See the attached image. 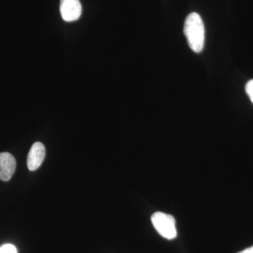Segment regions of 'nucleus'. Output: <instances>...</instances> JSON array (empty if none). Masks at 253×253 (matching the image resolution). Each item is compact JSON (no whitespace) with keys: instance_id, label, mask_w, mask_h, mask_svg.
Returning a JSON list of instances; mask_svg holds the SVG:
<instances>
[{"instance_id":"7","label":"nucleus","mask_w":253,"mask_h":253,"mask_svg":"<svg viewBox=\"0 0 253 253\" xmlns=\"http://www.w3.org/2000/svg\"><path fill=\"white\" fill-rule=\"evenodd\" d=\"M246 91L253 104V80L248 82L246 85Z\"/></svg>"},{"instance_id":"6","label":"nucleus","mask_w":253,"mask_h":253,"mask_svg":"<svg viewBox=\"0 0 253 253\" xmlns=\"http://www.w3.org/2000/svg\"><path fill=\"white\" fill-rule=\"evenodd\" d=\"M0 253H17V250L12 244H5L0 247Z\"/></svg>"},{"instance_id":"1","label":"nucleus","mask_w":253,"mask_h":253,"mask_svg":"<svg viewBox=\"0 0 253 253\" xmlns=\"http://www.w3.org/2000/svg\"><path fill=\"white\" fill-rule=\"evenodd\" d=\"M184 33L191 50L195 53L201 52L205 44V27L199 14L193 12L186 17Z\"/></svg>"},{"instance_id":"5","label":"nucleus","mask_w":253,"mask_h":253,"mask_svg":"<svg viewBox=\"0 0 253 253\" xmlns=\"http://www.w3.org/2000/svg\"><path fill=\"white\" fill-rule=\"evenodd\" d=\"M16 162L15 158L9 153L0 154V179L7 181L11 179L16 170Z\"/></svg>"},{"instance_id":"3","label":"nucleus","mask_w":253,"mask_h":253,"mask_svg":"<svg viewBox=\"0 0 253 253\" xmlns=\"http://www.w3.org/2000/svg\"><path fill=\"white\" fill-rule=\"evenodd\" d=\"M60 13L66 22L77 21L82 14V5L80 0H61Z\"/></svg>"},{"instance_id":"8","label":"nucleus","mask_w":253,"mask_h":253,"mask_svg":"<svg viewBox=\"0 0 253 253\" xmlns=\"http://www.w3.org/2000/svg\"><path fill=\"white\" fill-rule=\"evenodd\" d=\"M238 253H253V246L249 248V249H245L244 251Z\"/></svg>"},{"instance_id":"4","label":"nucleus","mask_w":253,"mask_h":253,"mask_svg":"<svg viewBox=\"0 0 253 253\" xmlns=\"http://www.w3.org/2000/svg\"><path fill=\"white\" fill-rule=\"evenodd\" d=\"M45 157V148L41 142H36L31 146L28 155L27 166L31 171H34L41 166Z\"/></svg>"},{"instance_id":"2","label":"nucleus","mask_w":253,"mask_h":253,"mask_svg":"<svg viewBox=\"0 0 253 253\" xmlns=\"http://www.w3.org/2000/svg\"><path fill=\"white\" fill-rule=\"evenodd\" d=\"M151 221L160 235L168 240L175 239L177 231L175 219L172 215L164 212H156L151 216Z\"/></svg>"}]
</instances>
